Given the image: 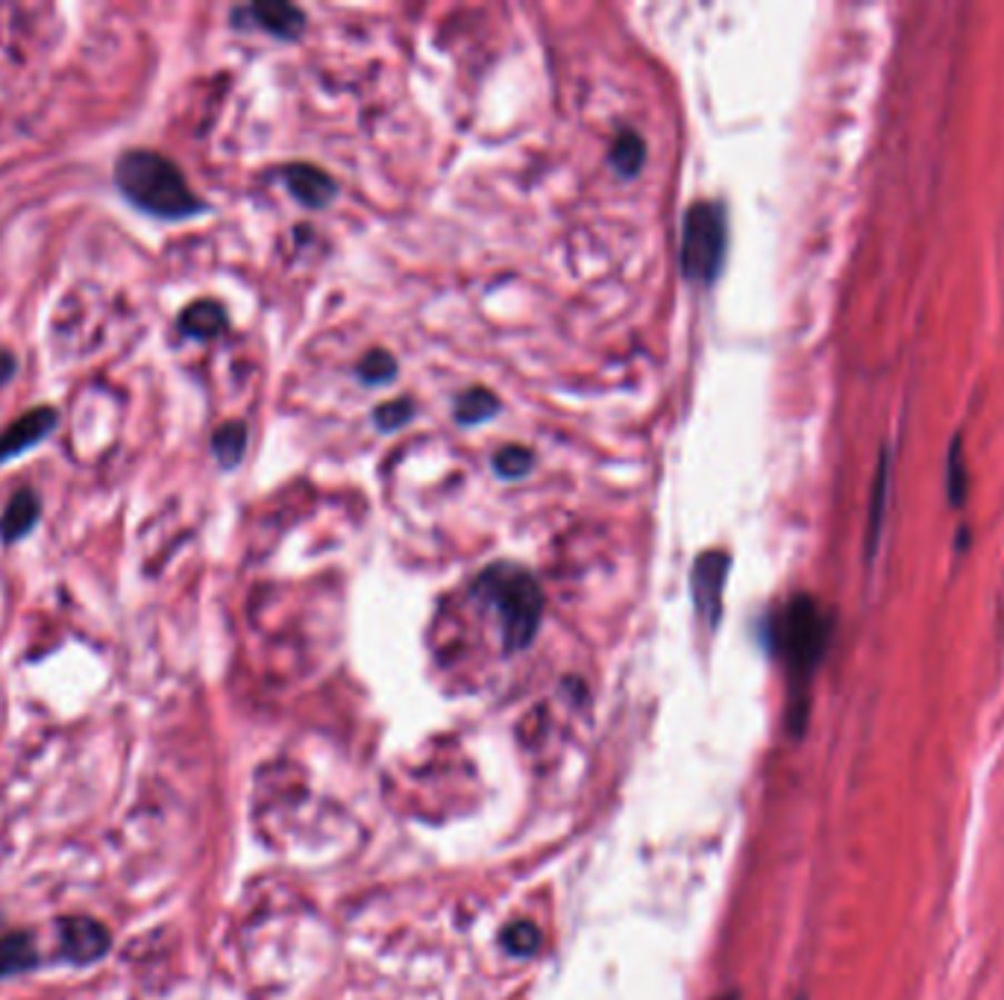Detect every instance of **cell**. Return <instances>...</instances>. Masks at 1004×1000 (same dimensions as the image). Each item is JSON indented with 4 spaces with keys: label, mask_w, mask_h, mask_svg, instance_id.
Masks as SVG:
<instances>
[{
    "label": "cell",
    "mask_w": 1004,
    "mask_h": 1000,
    "mask_svg": "<svg viewBox=\"0 0 1004 1000\" xmlns=\"http://www.w3.org/2000/svg\"><path fill=\"white\" fill-rule=\"evenodd\" d=\"M834 619L814 596L799 593L770 619V646L782 657L791 680V721L802 730L807 716V689L832 643Z\"/></svg>",
    "instance_id": "6da1fadb"
},
{
    "label": "cell",
    "mask_w": 1004,
    "mask_h": 1000,
    "mask_svg": "<svg viewBox=\"0 0 1004 1000\" xmlns=\"http://www.w3.org/2000/svg\"><path fill=\"white\" fill-rule=\"evenodd\" d=\"M116 185L135 209L165 221L207 212V203L189 189L180 168L153 150H130L118 159Z\"/></svg>",
    "instance_id": "7a4b0ae2"
},
{
    "label": "cell",
    "mask_w": 1004,
    "mask_h": 1000,
    "mask_svg": "<svg viewBox=\"0 0 1004 1000\" xmlns=\"http://www.w3.org/2000/svg\"><path fill=\"white\" fill-rule=\"evenodd\" d=\"M473 596L494 607L502 643L509 651H523L535 640L544 616V593L529 569L511 560H496L479 573L473 582Z\"/></svg>",
    "instance_id": "3957f363"
},
{
    "label": "cell",
    "mask_w": 1004,
    "mask_h": 1000,
    "mask_svg": "<svg viewBox=\"0 0 1004 1000\" xmlns=\"http://www.w3.org/2000/svg\"><path fill=\"white\" fill-rule=\"evenodd\" d=\"M729 250V221L720 203H693L682 226V271L691 282L711 285Z\"/></svg>",
    "instance_id": "277c9868"
},
{
    "label": "cell",
    "mask_w": 1004,
    "mask_h": 1000,
    "mask_svg": "<svg viewBox=\"0 0 1004 1000\" xmlns=\"http://www.w3.org/2000/svg\"><path fill=\"white\" fill-rule=\"evenodd\" d=\"M725 575H729V555L725 552H705L691 573L693 605L711 628L720 623V614H723Z\"/></svg>",
    "instance_id": "5b68a950"
},
{
    "label": "cell",
    "mask_w": 1004,
    "mask_h": 1000,
    "mask_svg": "<svg viewBox=\"0 0 1004 1000\" xmlns=\"http://www.w3.org/2000/svg\"><path fill=\"white\" fill-rule=\"evenodd\" d=\"M59 942H62V951L74 966H91V962L107 957L112 939H109L107 927L100 921L74 916V919H66L59 925Z\"/></svg>",
    "instance_id": "8992f818"
},
{
    "label": "cell",
    "mask_w": 1004,
    "mask_h": 1000,
    "mask_svg": "<svg viewBox=\"0 0 1004 1000\" xmlns=\"http://www.w3.org/2000/svg\"><path fill=\"white\" fill-rule=\"evenodd\" d=\"M57 428V411L53 408H33L21 414L18 420H12L7 426V432L0 435V464L9 458H16L21 452L33 450L36 443L44 441Z\"/></svg>",
    "instance_id": "52a82bcc"
},
{
    "label": "cell",
    "mask_w": 1004,
    "mask_h": 1000,
    "mask_svg": "<svg viewBox=\"0 0 1004 1000\" xmlns=\"http://www.w3.org/2000/svg\"><path fill=\"white\" fill-rule=\"evenodd\" d=\"M282 176H285V185H289L291 194H294L303 205H309V209H323V205H330L332 200H335L338 185L323 168L297 162L289 164V168L282 171Z\"/></svg>",
    "instance_id": "ba28073f"
},
{
    "label": "cell",
    "mask_w": 1004,
    "mask_h": 1000,
    "mask_svg": "<svg viewBox=\"0 0 1004 1000\" xmlns=\"http://www.w3.org/2000/svg\"><path fill=\"white\" fill-rule=\"evenodd\" d=\"M39 514H42V502L33 491H18L12 499H9L3 517H0V537L7 543H16L21 537L33 532L36 523H39Z\"/></svg>",
    "instance_id": "9c48e42d"
},
{
    "label": "cell",
    "mask_w": 1004,
    "mask_h": 1000,
    "mask_svg": "<svg viewBox=\"0 0 1004 1000\" xmlns=\"http://www.w3.org/2000/svg\"><path fill=\"white\" fill-rule=\"evenodd\" d=\"M248 12L255 24L277 39H297L305 30L303 9L291 7V3H253Z\"/></svg>",
    "instance_id": "30bf717a"
},
{
    "label": "cell",
    "mask_w": 1004,
    "mask_h": 1000,
    "mask_svg": "<svg viewBox=\"0 0 1004 1000\" xmlns=\"http://www.w3.org/2000/svg\"><path fill=\"white\" fill-rule=\"evenodd\" d=\"M227 329V312L214 300H198L180 314V332L194 341H209Z\"/></svg>",
    "instance_id": "8fae6325"
},
{
    "label": "cell",
    "mask_w": 1004,
    "mask_h": 1000,
    "mask_svg": "<svg viewBox=\"0 0 1004 1000\" xmlns=\"http://www.w3.org/2000/svg\"><path fill=\"white\" fill-rule=\"evenodd\" d=\"M36 962H39V957H36L33 936L30 933L0 936V980L24 974V971L36 968Z\"/></svg>",
    "instance_id": "7c38bea8"
},
{
    "label": "cell",
    "mask_w": 1004,
    "mask_h": 1000,
    "mask_svg": "<svg viewBox=\"0 0 1004 1000\" xmlns=\"http://www.w3.org/2000/svg\"><path fill=\"white\" fill-rule=\"evenodd\" d=\"M887 493H890V452L884 450V452H881L878 473H875V482H873V502H870V528H866V552H870V558H873L875 549H878L881 523H884V505H887Z\"/></svg>",
    "instance_id": "4fadbf2b"
},
{
    "label": "cell",
    "mask_w": 1004,
    "mask_h": 1000,
    "mask_svg": "<svg viewBox=\"0 0 1004 1000\" xmlns=\"http://www.w3.org/2000/svg\"><path fill=\"white\" fill-rule=\"evenodd\" d=\"M496 411H500V400L488 387H470L459 396L453 414L461 426H479V423L494 417Z\"/></svg>",
    "instance_id": "5bb4252c"
},
{
    "label": "cell",
    "mask_w": 1004,
    "mask_h": 1000,
    "mask_svg": "<svg viewBox=\"0 0 1004 1000\" xmlns=\"http://www.w3.org/2000/svg\"><path fill=\"white\" fill-rule=\"evenodd\" d=\"M244 450H248V426L244 423H227L214 432L212 437V452L218 464L223 469H232L239 467V461L244 458Z\"/></svg>",
    "instance_id": "9a60e30c"
},
{
    "label": "cell",
    "mask_w": 1004,
    "mask_h": 1000,
    "mask_svg": "<svg viewBox=\"0 0 1004 1000\" xmlns=\"http://www.w3.org/2000/svg\"><path fill=\"white\" fill-rule=\"evenodd\" d=\"M643 159H646V144H643L641 135L634 130L620 132L618 139H614V144H611V164H614V171H618L620 176L632 180V176H637V171L643 168Z\"/></svg>",
    "instance_id": "2e32d148"
},
{
    "label": "cell",
    "mask_w": 1004,
    "mask_h": 1000,
    "mask_svg": "<svg viewBox=\"0 0 1004 1000\" xmlns=\"http://www.w3.org/2000/svg\"><path fill=\"white\" fill-rule=\"evenodd\" d=\"M396 376V358L385 350H371L359 364V378L364 385H385Z\"/></svg>",
    "instance_id": "e0dca14e"
},
{
    "label": "cell",
    "mask_w": 1004,
    "mask_h": 1000,
    "mask_svg": "<svg viewBox=\"0 0 1004 1000\" xmlns=\"http://www.w3.org/2000/svg\"><path fill=\"white\" fill-rule=\"evenodd\" d=\"M946 491H948V502L961 508L963 502H966V464H963V443L957 441L952 443V450H948V461H946Z\"/></svg>",
    "instance_id": "ac0fdd59"
},
{
    "label": "cell",
    "mask_w": 1004,
    "mask_h": 1000,
    "mask_svg": "<svg viewBox=\"0 0 1004 1000\" xmlns=\"http://www.w3.org/2000/svg\"><path fill=\"white\" fill-rule=\"evenodd\" d=\"M532 464H535V455L526 446H505L494 455V469L502 478H523Z\"/></svg>",
    "instance_id": "d6986e66"
},
{
    "label": "cell",
    "mask_w": 1004,
    "mask_h": 1000,
    "mask_svg": "<svg viewBox=\"0 0 1004 1000\" xmlns=\"http://www.w3.org/2000/svg\"><path fill=\"white\" fill-rule=\"evenodd\" d=\"M502 942H505L509 953H514V957H529V953L538 951V945H541V933H538L535 925L520 921V925H511L509 930L502 933Z\"/></svg>",
    "instance_id": "ffe728a7"
},
{
    "label": "cell",
    "mask_w": 1004,
    "mask_h": 1000,
    "mask_svg": "<svg viewBox=\"0 0 1004 1000\" xmlns=\"http://www.w3.org/2000/svg\"><path fill=\"white\" fill-rule=\"evenodd\" d=\"M414 414V405L412 400H391L385 405H379L373 411V420H376L379 432H396V428H403Z\"/></svg>",
    "instance_id": "44dd1931"
},
{
    "label": "cell",
    "mask_w": 1004,
    "mask_h": 1000,
    "mask_svg": "<svg viewBox=\"0 0 1004 1000\" xmlns=\"http://www.w3.org/2000/svg\"><path fill=\"white\" fill-rule=\"evenodd\" d=\"M12 376H16V358H12V355H7V353H0V385H3V382H9Z\"/></svg>",
    "instance_id": "7402d4cb"
},
{
    "label": "cell",
    "mask_w": 1004,
    "mask_h": 1000,
    "mask_svg": "<svg viewBox=\"0 0 1004 1000\" xmlns=\"http://www.w3.org/2000/svg\"><path fill=\"white\" fill-rule=\"evenodd\" d=\"M723 1000H734V994H729V998H723Z\"/></svg>",
    "instance_id": "603a6c76"
}]
</instances>
